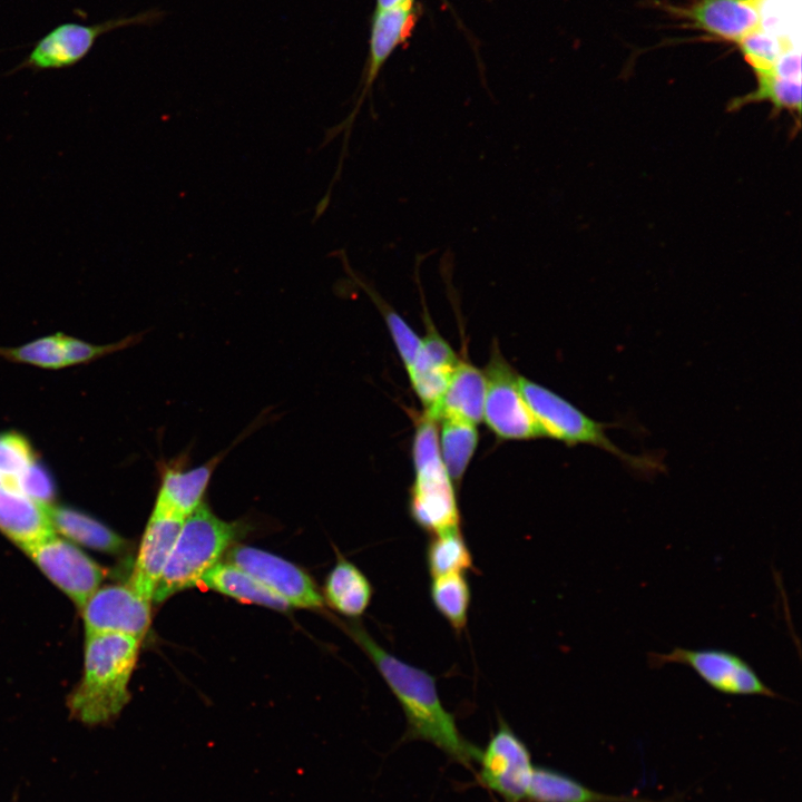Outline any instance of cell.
<instances>
[{"mask_svg": "<svg viewBox=\"0 0 802 802\" xmlns=\"http://www.w3.org/2000/svg\"><path fill=\"white\" fill-rule=\"evenodd\" d=\"M343 624L399 702L407 721L403 739L428 742L466 766L477 762L480 749L464 739L454 716L443 706L436 677L389 653L359 623Z\"/></svg>", "mask_w": 802, "mask_h": 802, "instance_id": "1", "label": "cell"}, {"mask_svg": "<svg viewBox=\"0 0 802 802\" xmlns=\"http://www.w3.org/2000/svg\"><path fill=\"white\" fill-rule=\"evenodd\" d=\"M140 642L116 633L86 634L82 677L69 700L76 718L99 724L123 710Z\"/></svg>", "mask_w": 802, "mask_h": 802, "instance_id": "2", "label": "cell"}, {"mask_svg": "<svg viewBox=\"0 0 802 802\" xmlns=\"http://www.w3.org/2000/svg\"><path fill=\"white\" fill-rule=\"evenodd\" d=\"M436 420L419 415L412 440L414 481L409 491V514L430 536L460 529L454 486L441 458Z\"/></svg>", "mask_w": 802, "mask_h": 802, "instance_id": "3", "label": "cell"}, {"mask_svg": "<svg viewBox=\"0 0 802 802\" xmlns=\"http://www.w3.org/2000/svg\"><path fill=\"white\" fill-rule=\"evenodd\" d=\"M242 529L241 522L221 519L203 502L185 518L153 600L160 603L199 585L205 573L219 563Z\"/></svg>", "mask_w": 802, "mask_h": 802, "instance_id": "4", "label": "cell"}, {"mask_svg": "<svg viewBox=\"0 0 802 802\" xmlns=\"http://www.w3.org/2000/svg\"><path fill=\"white\" fill-rule=\"evenodd\" d=\"M519 387L544 438L561 441L569 447L588 444L599 448L634 469L655 468V463L648 459L618 448L606 434L612 424L594 420L563 397L525 376L519 375Z\"/></svg>", "mask_w": 802, "mask_h": 802, "instance_id": "5", "label": "cell"}, {"mask_svg": "<svg viewBox=\"0 0 802 802\" xmlns=\"http://www.w3.org/2000/svg\"><path fill=\"white\" fill-rule=\"evenodd\" d=\"M653 669L669 664L685 665L711 688L725 695L783 698L766 685L741 656L725 649L674 647L668 653H647Z\"/></svg>", "mask_w": 802, "mask_h": 802, "instance_id": "6", "label": "cell"}, {"mask_svg": "<svg viewBox=\"0 0 802 802\" xmlns=\"http://www.w3.org/2000/svg\"><path fill=\"white\" fill-rule=\"evenodd\" d=\"M483 418L488 428L503 440L541 438V431L519 387V375L493 345L485 370Z\"/></svg>", "mask_w": 802, "mask_h": 802, "instance_id": "7", "label": "cell"}, {"mask_svg": "<svg viewBox=\"0 0 802 802\" xmlns=\"http://www.w3.org/2000/svg\"><path fill=\"white\" fill-rule=\"evenodd\" d=\"M478 781L503 802H526L535 765L526 743L500 718L483 750H480Z\"/></svg>", "mask_w": 802, "mask_h": 802, "instance_id": "8", "label": "cell"}, {"mask_svg": "<svg viewBox=\"0 0 802 802\" xmlns=\"http://www.w3.org/2000/svg\"><path fill=\"white\" fill-rule=\"evenodd\" d=\"M22 550L80 608L106 576L99 564L55 532Z\"/></svg>", "mask_w": 802, "mask_h": 802, "instance_id": "9", "label": "cell"}, {"mask_svg": "<svg viewBox=\"0 0 802 802\" xmlns=\"http://www.w3.org/2000/svg\"><path fill=\"white\" fill-rule=\"evenodd\" d=\"M767 0H691L685 6H665L685 27L714 39L737 45L763 26Z\"/></svg>", "mask_w": 802, "mask_h": 802, "instance_id": "10", "label": "cell"}, {"mask_svg": "<svg viewBox=\"0 0 802 802\" xmlns=\"http://www.w3.org/2000/svg\"><path fill=\"white\" fill-rule=\"evenodd\" d=\"M228 559L291 607H323V597L312 578L288 560L248 546L234 547L228 554Z\"/></svg>", "mask_w": 802, "mask_h": 802, "instance_id": "11", "label": "cell"}, {"mask_svg": "<svg viewBox=\"0 0 802 802\" xmlns=\"http://www.w3.org/2000/svg\"><path fill=\"white\" fill-rule=\"evenodd\" d=\"M86 634L116 633L143 639L150 626V602L129 584L99 587L81 607Z\"/></svg>", "mask_w": 802, "mask_h": 802, "instance_id": "12", "label": "cell"}, {"mask_svg": "<svg viewBox=\"0 0 802 802\" xmlns=\"http://www.w3.org/2000/svg\"><path fill=\"white\" fill-rule=\"evenodd\" d=\"M162 16L151 10L130 18L110 20L94 26L65 23L46 35L30 52L27 65L36 69L63 68L82 59L96 39L115 28L128 25L149 23Z\"/></svg>", "mask_w": 802, "mask_h": 802, "instance_id": "13", "label": "cell"}, {"mask_svg": "<svg viewBox=\"0 0 802 802\" xmlns=\"http://www.w3.org/2000/svg\"><path fill=\"white\" fill-rule=\"evenodd\" d=\"M185 519L153 509L135 559L129 585L151 602Z\"/></svg>", "mask_w": 802, "mask_h": 802, "instance_id": "14", "label": "cell"}, {"mask_svg": "<svg viewBox=\"0 0 802 802\" xmlns=\"http://www.w3.org/2000/svg\"><path fill=\"white\" fill-rule=\"evenodd\" d=\"M226 451L193 468H184L178 458L175 462L163 463L160 483L154 509L185 519L204 501L211 478Z\"/></svg>", "mask_w": 802, "mask_h": 802, "instance_id": "15", "label": "cell"}, {"mask_svg": "<svg viewBox=\"0 0 802 802\" xmlns=\"http://www.w3.org/2000/svg\"><path fill=\"white\" fill-rule=\"evenodd\" d=\"M485 397L483 371L460 360L440 402L427 414L436 421L454 419L477 426L483 418Z\"/></svg>", "mask_w": 802, "mask_h": 802, "instance_id": "16", "label": "cell"}, {"mask_svg": "<svg viewBox=\"0 0 802 802\" xmlns=\"http://www.w3.org/2000/svg\"><path fill=\"white\" fill-rule=\"evenodd\" d=\"M47 508L0 483V531L21 549L55 532Z\"/></svg>", "mask_w": 802, "mask_h": 802, "instance_id": "17", "label": "cell"}, {"mask_svg": "<svg viewBox=\"0 0 802 802\" xmlns=\"http://www.w3.org/2000/svg\"><path fill=\"white\" fill-rule=\"evenodd\" d=\"M47 511L55 532L76 544L108 554H118L127 546L123 537L82 511L52 505Z\"/></svg>", "mask_w": 802, "mask_h": 802, "instance_id": "18", "label": "cell"}, {"mask_svg": "<svg viewBox=\"0 0 802 802\" xmlns=\"http://www.w3.org/2000/svg\"><path fill=\"white\" fill-rule=\"evenodd\" d=\"M324 593L333 609L355 618L369 607L373 586L358 566L339 556L326 577Z\"/></svg>", "mask_w": 802, "mask_h": 802, "instance_id": "19", "label": "cell"}, {"mask_svg": "<svg viewBox=\"0 0 802 802\" xmlns=\"http://www.w3.org/2000/svg\"><path fill=\"white\" fill-rule=\"evenodd\" d=\"M199 585L244 603L277 610L291 608L284 599L232 563H217L205 573Z\"/></svg>", "mask_w": 802, "mask_h": 802, "instance_id": "20", "label": "cell"}, {"mask_svg": "<svg viewBox=\"0 0 802 802\" xmlns=\"http://www.w3.org/2000/svg\"><path fill=\"white\" fill-rule=\"evenodd\" d=\"M526 802H653L593 791L573 777L545 766H536Z\"/></svg>", "mask_w": 802, "mask_h": 802, "instance_id": "21", "label": "cell"}, {"mask_svg": "<svg viewBox=\"0 0 802 802\" xmlns=\"http://www.w3.org/2000/svg\"><path fill=\"white\" fill-rule=\"evenodd\" d=\"M756 87L733 99L728 108L740 109L749 104L766 101L773 113L788 111L799 117L801 111V78L785 76L776 70L756 72Z\"/></svg>", "mask_w": 802, "mask_h": 802, "instance_id": "22", "label": "cell"}, {"mask_svg": "<svg viewBox=\"0 0 802 802\" xmlns=\"http://www.w3.org/2000/svg\"><path fill=\"white\" fill-rule=\"evenodd\" d=\"M430 598L437 612L453 630L460 633L468 622L471 589L463 573H449L431 577Z\"/></svg>", "mask_w": 802, "mask_h": 802, "instance_id": "23", "label": "cell"}, {"mask_svg": "<svg viewBox=\"0 0 802 802\" xmlns=\"http://www.w3.org/2000/svg\"><path fill=\"white\" fill-rule=\"evenodd\" d=\"M439 439L441 458L452 482L459 483L477 449L479 434L475 424L443 419Z\"/></svg>", "mask_w": 802, "mask_h": 802, "instance_id": "24", "label": "cell"}, {"mask_svg": "<svg viewBox=\"0 0 802 802\" xmlns=\"http://www.w3.org/2000/svg\"><path fill=\"white\" fill-rule=\"evenodd\" d=\"M424 555L431 577L475 570L473 557L461 529L430 536Z\"/></svg>", "mask_w": 802, "mask_h": 802, "instance_id": "25", "label": "cell"}, {"mask_svg": "<svg viewBox=\"0 0 802 802\" xmlns=\"http://www.w3.org/2000/svg\"><path fill=\"white\" fill-rule=\"evenodd\" d=\"M341 261L344 270L353 278L372 302L378 306L384 317L388 330L392 336L394 345L403 361L405 369L411 366L415 361L421 346L422 340L413 332L405 321L379 295V293L366 282L361 280L351 268L344 251H340Z\"/></svg>", "mask_w": 802, "mask_h": 802, "instance_id": "26", "label": "cell"}, {"mask_svg": "<svg viewBox=\"0 0 802 802\" xmlns=\"http://www.w3.org/2000/svg\"><path fill=\"white\" fill-rule=\"evenodd\" d=\"M736 46L754 74L776 69L781 59L794 50L789 39L769 33L764 26L746 36Z\"/></svg>", "mask_w": 802, "mask_h": 802, "instance_id": "27", "label": "cell"}, {"mask_svg": "<svg viewBox=\"0 0 802 802\" xmlns=\"http://www.w3.org/2000/svg\"><path fill=\"white\" fill-rule=\"evenodd\" d=\"M0 356L43 369L68 366L62 333L43 336L16 348H0Z\"/></svg>", "mask_w": 802, "mask_h": 802, "instance_id": "28", "label": "cell"}, {"mask_svg": "<svg viewBox=\"0 0 802 802\" xmlns=\"http://www.w3.org/2000/svg\"><path fill=\"white\" fill-rule=\"evenodd\" d=\"M407 371L412 389L424 407V412H431L444 394L453 370L415 360Z\"/></svg>", "mask_w": 802, "mask_h": 802, "instance_id": "29", "label": "cell"}, {"mask_svg": "<svg viewBox=\"0 0 802 802\" xmlns=\"http://www.w3.org/2000/svg\"><path fill=\"white\" fill-rule=\"evenodd\" d=\"M29 441L17 432L0 433V483L14 488L18 477L35 461Z\"/></svg>", "mask_w": 802, "mask_h": 802, "instance_id": "30", "label": "cell"}, {"mask_svg": "<svg viewBox=\"0 0 802 802\" xmlns=\"http://www.w3.org/2000/svg\"><path fill=\"white\" fill-rule=\"evenodd\" d=\"M16 489L42 506H50L55 497L49 471L35 460L17 479Z\"/></svg>", "mask_w": 802, "mask_h": 802, "instance_id": "31", "label": "cell"}, {"mask_svg": "<svg viewBox=\"0 0 802 802\" xmlns=\"http://www.w3.org/2000/svg\"><path fill=\"white\" fill-rule=\"evenodd\" d=\"M424 315L427 334L422 339V346L415 360H421L434 366L454 370L460 360L448 342L434 329L427 311Z\"/></svg>", "mask_w": 802, "mask_h": 802, "instance_id": "32", "label": "cell"}, {"mask_svg": "<svg viewBox=\"0 0 802 802\" xmlns=\"http://www.w3.org/2000/svg\"><path fill=\"white\" fill-rule=\"evenodd\" d=\"M137 336L131 335L119 342L96 345L82 340L65 335L66 359L68 365L90 362L97 358L117 352L133 345Z\"/></svg>", "mask_w": 802, "mask_h": 802, "instance_id": "33", "label": "cell"}, {"mask_svg": "<svg viewBox=\"0 0 802 802\" xmlns=\"http://www.w3.org/2000/svg\"><path fill=\"white\" fill-rule=\"evenodd\" d=\"M407 1H411V0H378L376 10L391 8V7L398 6V4L407 2Z\"/></svg>", "mask_w": 802, "mask_h": 802, "instance_id": "34", "label": "cell"}, {"mask_svg": "<svg viewBox=\"0 0 802 802\" xmlns=\"http://www.w3.org/2000/svg\"><path fill=\"white\" fill-rule=\"evenodd\" d=\"M2 485V483H1Z\"/></svg>", "mask_w": 802, "mask_h": 802, "instance_id": "35", "label": "cell"}]
</instances>
